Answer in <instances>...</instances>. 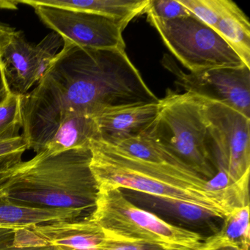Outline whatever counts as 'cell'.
Segmentation results:
<instances>
[{
	"mask_svg": "<svg viewBox=\"0 0 250 250\" xmlns=\"http://www.w3.org/2000/svg\"><path fill=\"white\" fill-rule=\"evenodd\" d=\"M106 238L104 231L90 219L46 222L17 228L13 246L51 245L60 250H93Z\"/></svg>",
	"mask_w": 250,
	"mask_h": 250,
	"instance_id": "obj_9",
	"label": "cell"
},
{
	"mask_svg": "<svg viewBox=\"0 0 250 250\" xmlns=\"http://www.w3.org/2000/svg\"><path fill=\"white\" fill-rule=\"evenodd\" d=\"M43 24L64 44L93 49H125V26L109 17L54 7L32 6Z\"/></svg>",
	"mask_w": 250,
	"mask_h": 250,
	"instance_id": "obj_7",
	"label": "cell"
},
{
	"mask_svg": "<svg viewBox=\"0 0 250 250\" xmlns=\"http://www.w3.org/2000/svg\"><path fill=\"white\" fill-rule=\"evenodd\" d=\"M0 56L12 92L24 96L38 84L35 46L21 32L7 25L0 32Z\"/></svg>",
	"mask_w": 250,
	"mask_h": 250,
	"instance_id": "obj_10",
	"label": "cell"
},
{
	"mask_svg": "<svg viewBox=\"0 0 250 250\" xmlns=\"http://www.w3.org/2000/svg\"><path fill=\"white\" fill-rule=\"evenodd\" d=\"M21 95L11 92L0 104V142L20 137L22 129Z\"/></svg>",
	"mask_w": 250,
	"mask_h": 250,
	"instance_id": "obj_19",
	"label": "cell"
},
{
	"mask_svg": "<svg viewBox=\"0 0 250 250\" xmlns=\"http://www.w3.org/2000/svg\"><path fill=\"white\" fill-rule=\"evenodd\" d=\"M15 228L0 227V249L12 245Z\"/></svg>",
	"mask_w": 250,
	"mask_h": 250,
	"instance_id": "obj_26",
	"label": "cell"
},
{
	"mask_svg": "<svg viewBox=\"0 0 250 250\" xmlns=\"http://www.w3.org/2000/svg\"><path fill=\"white\" fill-rule=\"evenodd\" d=\"M159 106V102L133 105L96 115V140L116 146L125 140L143 135L157 117Z\"/></svg>",
	"mask_w": 250,
	"mask_h": 250,
	"instance_id": "obj_11",
	"label": "cell"
},
{
	"mask_svg": "<svg viewBox=\"0 0 250 250\" xmlns=\"http://www.w3.org/2000/svg\"><path fill=\"white\" fill-rule=\"evenodd\" d=\"M5 27H6V25H5V24H1V23H0V32L2 31V30H3Z\"/></svg>",
	"mask_w": 250,
	"mask_h": 250,
	"instance_id": "obj_30",
	"label": "cell"
},
{
	"mask_svg": "<svg viewBox=\"0 0 250 250\" xmlns=\"http://www.w3.org/2000/svg\"><path fill=\"white\" fill-rule=\"evenodd\" d=\"M89 219L77 210H43L19 206L0 196V227L21 228L59 221Z\"/></svg>",
	"mask_w": 250,
	"mask_h": 250,
	"instance_id": "obj_14",
	"label": "cell"
},
{
	"mask_svg": "<svg viewBox=\"0 0 250 250\" xmlns=\"http://www.w3.org/2000/svg\"><path fill=\"white\" fill-rule=\"evenodd\" d=\"M93 250H183L159 243L127 239L106 235L102 245Z\"/></svg>",
	"mask_w": 250,
	"mask_h": 250,
	"instance_id": "obj_23",
	"label": "cell"
},
{
	"mask_svg": "<svg viewBox=\"0 0 250 250\" xmlns=\"http://www.w3.org/2000/svg\"><path fill=\"white\" fill-rule=\"evenodd\" d=\"M139 194L143 197H140L142 200L150 202L147 204H151L153 207H156V208H159V210H162L167 214L172 215L174 217L178 218L180 220L184 221L187 224H191V225L200 227H209L210 229L213 231V234L216 233L219 229L216 228L214 221L216 219H223V218L217 213L200 206L178 200L153 197L142 193H139Z\"/></svg>",
	"mask_w": 250,
	"mask_h": 250,
	"instance_id": "obj_16",
	"label": "cell"
},
{
	"mask_svg": "<svg viewBox=\"0 0 250 250\" xmlns=\"http://www.w3.org/2000/svg\"><path fill=\"white\" fill-rule=\"evenodd\" d=\"M205 241L225 243L235 246L241 250H250V206L238 208L226 215L219 231L206 238Z\"/></svg>",
	"mask_w": 250,
	"mask_h": 250,
	"instance_id": "obj_17",
	"label": "cell"
},
{
	"mask_svg": "<svg viewBox=\"0 0 250 250\" xmlns=\"http://www.w3.org/2000/svg\"><path fill=\"white\" fill-rule=\"evenodd\" d=\"M0 250H60L54 246H37V247H15L8 246L5 248L0 249Z\"/></svg>",
	"mask_w": 250,
	"mask_h": 250,
	"instance_id": "obj_28",
	"label": "cell"
},
{
	"mask_svg": "<svg viewBox=\"0 0 250 250\" xmlns=\"http://www.w3.org/2000/svg\"><path fill=\"white\" fill-rule=\"evenodd\" d=\"M113 147L124 154L143 162L191 169L160 145L145 135L129 139Z\"/></svg>",
	"mask_w": 250,
	"mask_h": 250,
	"instance_id": "obj_18",
	"label": "cell"
},
{
	"mask_svg": "<svg viewBox=\"0 0 250 250\" xmlns=\"http://www.w3.org/2000/svg\"><path fill=\"white\" fill-rule=\"evenodd\" d=\"M147 16L169 52L190 73L245 65L214 30L193 16L170 21Z\"/></svg>",
	"mask_w": 250,
	"mask_h": 250,
	"instance_id": "obj_5",
	"label": "cell"
},
{
	"mask_svg": "<svg viewBox=\"0 0 250 250\" xmlns=\"http://www.w3.org/2000/svg\"><path fill=\"white\" fill-rule=\"evenodd\" d=\"M27 150H29L28 144L21 135L8 141L0 142V174L21 163Z\"/></svg>",
	"mask_w": 250,
	"mask_h": 250,
	"instance_id": "obj_22",
	"label": "cell"
},
{
	"mask_svg": "<svg viewBox=\"0 0 250 250\" xmlns=\"http://www.w3.org/2000/svg\"><path fill=\"white\" fill-rule=\"evenodd\" d=\"M91 158L90 147L38 153L0 174V196L19 206L80 210L90 218L99 191Z\"/></svg>",
	"mask_w": 250,
	"mask_h": 250,
	"instance_id": "obj_1",
	"label": "cell"
},
{
	"mask_svg": "<svg viewBox=\"0 0 250 250\" xmlns=\"http://www.w3.org/2000/svg\"><path fill=\"white\" fill-rule=\"evenodd\" d=\"M143 135L207 181L216 174L202 98L168 90L159 99L157 117Z\"/></svg>",
	"mask_w": 250,
	"mask_h": 250,
	"instance_id": "obj_3",
	"label": "cell"
},
{
	"mask_svg": "<svg viewBox=\"0 0 250 250\" xmlns=\"http://www.w3.org/2000/svg\"><path fill=\"white\" fill-rule=\"evenodd\" d=\"M196 250H241L232 244L225 243H210L204 241L201 247Z\"/></svg>",
	"mask_w": 250,
	"mask_h": 250,
	"instance_id": "obj_27",
	"label": "cell"
},
{
	"mask_svg": "<svg viewBox=\"0 0 250 250\" xmlns=\"http://www.w3.org/2000/svg\"><path fill=\"white\" fill-rule=\"evenodd\" d=\"M96 139L98 128L94 116L68 114L61 121L42 152L57 154L73 149L90 147L91 142Z\"/></svg>",
	"mask_w": 250,
	"mask_h": 250,
	"instance_id": "obj_13",
	"label": "cell"
},
{
	"mask_svg": "<svg viewBox=\"0 0 250 250\" xmlns=\"http://www.w3.org/2000/svg\"><path fill=\"white\" fill-rule=\"evenodd\" d=\"M19 4V1L0 0V10H17Z\"/></svg>",
	"mask_w": 250,
	"mask_h": 250,
	"instance_id": "obj_29",
	"label": "cell"
},
{
	"mask_svg": "<svg viewBox=\"0 0 250 250\" xmlns=\"http://www.w3.org/2000/svg\"><path fill=\"white\" fill-rule=\"evenodd\" d=\"M19 3L98 14L118 20L126 27L131 20L146 13L149 0H22Z\"/></svg>",
	"mask_w": 250,
	"mask_h": 250,
	"instance_id": "obj_12",
	"label": "cell"
},
{
	"mask_svg": "<svg viewBox=\"0 0 250 250\" xmlns=\"http://www.w3.org/2000/svg\"><path fill=\"white\" fill-rule=\"evenodd\" d=\"M90 219L108 235L159 243L183 250H196L206 238L200 233L169 223L132 203L122 189L100 186Z\"/></svg>",
	"mask_w": 250,
	"mask_h": 250,
	"instance_id": "obj_4",
	"label": "cell"
},
{
	"mask_svg": "<svg viewBox=\"0 0 250 250\" xmlns=\"http://www.w3.org/2000/svg\"><path fill=\"white\" fill-rule=\"evenodd\" d=\"M214 30L233 49L246 66L250 68V21L235 2L226 0Z\"/></svg>",
	"mask_w": 250,
	"mask_h": 250,
	"instance_id": "obj_15",
	"label": "cell"
},
{
	"mask_svg": "<svg viewBox=\"0 0 250 250\" xmlns=\"http://www.w3.org/2000/svg\"><path fill=\"white\" fill-rule=\"evenodd\" d=\"M164 66L176 77L186 92L206 100L219 102L250 118V68H216L203 72L185 73L165 56Z\"/></svg>",
	"mask_w": 250,
	"mask_h": 250,
	"instance_id": "obj_8",
	"label": "cell"
},
{
	"mask_svg": "<svg viewBox=\"0 0 250 250\" xmlns=\"http://www.w3.org/2000/svg\"><path fill=\"white\" fill-rule=\"evenodd\" d=\"M11 92L12 90H11L8 80H7L3 63H2L1 56H0V104L2 103L6 99Z\"/></svg>",
	"mask_w": 250,
	"mask_h": 250,
	"instance_id": "obj_25",
	"label": "cell"
},
{
	"mask_svg": "<svg viewBox=\"0 0 250 250\" xmlns=\"http://www.w3.org/2000/svg\"><path fill=\"white\" fill-rule=\"evenodd\" d=\"M146 14L154 16L156 18L165 21L191 16L178 0H149Z\"/></svg>",
	"mask_w": 250,
	"mask_h": 250,
	"instance_id": "obj_24",
	"label": "cell"
},
{
	"mask_svg": "<svg viewBox=\"0 0 250 250\" xmlns=\"http://www.w3.org/2000/svg\"><path fill=\"white\" fill-rule=\"evenodd\" d=\"M63 45L62 39L55 33L46 36L39 44L35 46L36 78L38 83L44 75L58 55L60 46Z\"/></svg>",
	"mask_w": 250,
	"mask_h": 250,
	"instance_id": "obj_21",
	"label": "cell"
},
{
	"mask_svg": "<svg viewBox=\"0 0 250 250\" xmlns=\"http://www.w3.org/2000/svg\"><path fill=\"white\" fill-rule=\"evenodd\" d=\"M202 99L216 169L239 181L250 174V118L223 104Z\"/></svg>",
	"mask_w": 250,
	"mask_h": 250,
	"instance_id": "obj_6",
	"label": "cell"
},
{
	"mask_svg": "<svg viewBox=\"0 0 250 250\" xmlns=\"http://www.w3.org/2000/svg\"><path fill=\"white\" fill-rule=\"evenodd\" d=\"M90 168L99 187L127 189L204 208L226 216L220 199L208 188L207 180L191 169L134 159L99 140L90 143Z\"/></svg>",
	"mask_w": 250,
	"mask_h": 250,
	"instance_id": "obj_2",
	"label": "cell"
},
{
	"mask_svg": "<svg viewBox=\"0 0 250 250\" xmlns=\"http://www.w3.org/2000/svg\"><path fill=\"white\" fill-rule=\"evenodd\" d=\"M193 17L214 30L226 0H178Z\"/></svg>",
	"mask_w": 250,
	"mask_h": 250,
	"instance_id": "obj_20",
	"label": "cell"
}]
</instances>
